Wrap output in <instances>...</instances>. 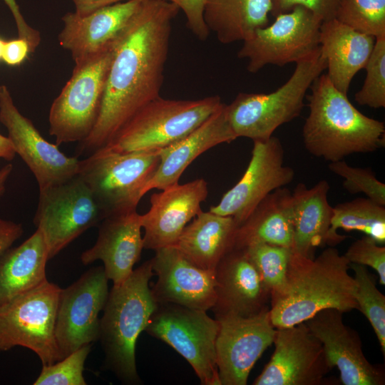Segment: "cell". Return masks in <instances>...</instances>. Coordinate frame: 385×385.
<instances>
[{"label":"cell","mask_w":385,"mask_h":385,"mask_svg":"<svg viewBox=\"0 0 385 385\" xmlns=\"http://www.w3.org/2000/svg\"><path fill=\"white\" fill-rule=\"evenodd\" d=\"M304 323L321 342L329 366L339 370L342 384H385L384 366L367 360L359 335L344 324L342 312L324 309Z\"/></svg>","instance_id":"obj_18"},{"label":"cell","mask_w":385,"mask_h":385,"mask_svg":"<svg viewBox=\"0 0 385 385\" xmlns=\"http://www.w3.org/2000/svg\"><path fill=\"white\" fill-rule=\"evenodd\" d=\"M241 248L255 265L270 291V302L280 298L287 288V272L292 249L263 242Z\"/></svg>","instance_id":"obj_32"},{"label":"cell","mask_w":385,"mask_h":385,"mask_svg":"<svg viewBox=\"0 0 385 385\" xmlns=\"http://www.w3.org/2000/svg\"><path fill=\"white\" fill-rule=\"evenodd\" d=\"M272 0H204L203 19L224 44L244 41L268 25Z\"/></svg>","instance_id":"obj_30"},{"label":"cell","mask_w":385,"mask_h":385,"mask_svg":"<svg viewBox=\"0 0 385 385\" xmlns=\"http://www.w3.org/2000/svg\"><path fill=\"white\" fill-rule=\"evenodd\" d=\"M329 189V183L322 180L311 188L299 183L292 192L293 252L314 258L316 249L327 244L333 213L328 201Z\"/></svg>","instance_id":"obj_27"},{"label":"cell","mask_w":385,"mask_h":385,"mask_svg":"<svg viewBox=\"0 0 385 385\" xmlns=\"http://www.w3.org/2000/svg\"><path fill=\"white\" fill-rule=\"evenodd\" d=\"M375 40L336 19L322 23L319 46L327 60V75L339 91L347 95L351 80L364 68Z\"/></svg>","instance_id":"obj_25"},{"label":"cell","mask_w":385,"mask_h":385,"mask_svg":"<svg viewBox=\"0 0 385 385\" xmlns=\"http://www.w3.org/2000/svg\"><path fill=\"white\" fill-rule=\"evenodd\" d=\"M103 267H92L61 289L55 326L56 343L63 359L99 337V314L108 296Z\"/></svg>","instance_id":"obj_13"},{"label":"cell","mask_w":385,"mask_h":385,"mask_svg":"<svg viewBox=\"0 0 385 385\" xmlns=\"http://www.w3.org/2000/svg\"><path fill=\"white\" fill-rule=\"evenodd\" d=\"M274 351L254 385H321L332 369L304 322L277 328Z\"/></svg>","instance_id":"obj_17"},{"label":"cell","mask_w":385,"mask_h":385,"mask_svg":"<svg viewBox=\"0 0 385 385\" xmlns=\"http://www.w3.org/2000/svg\"><path fill=\"white\" fill-rule=\"evenodd\" d=\"M145 0H130L101 8L88 15L64 14L58 35L60 46L75 63H81L111 48Z\"/></svg>","instance_id":"obj_21"},{"label":"cell","mask_w":385,"mask_h":385,"mask_svg":"<svg viewBox=\"0 0 385 385\" xmlns=\"http://www.w3.org/2000/svg\"><path fill=\"white\" fill-rule=\"evenodd\" d=\"M238 222L231 216L201 210L172 245L196 266L215 271L235 246Z\"/></svg>","instance_id":"obj_26"},{"label":"cell","mask_w":385,"mask_h":385,"mask_svg":"<svg viewBox=\"0 0 385 385\" xmlns=\"http://www.w3.org/2000/svg\"><path fill=\"white\" fill-rule=\"evenodd\" d=\"M48 252L41 231L0 257V305L47 282Z\"/></svg>","instance_id":"obj_29"},{"label":"cell","mask_w":385,"mask_h":385,"mask_svg":"<svg viewBox=\"0 0 385 385\" xmlns=\"http://www.w3.org/2000/svg\"><path fill=\"white\" fill-rule=\"evenodd\" d=\"M105 218L89 187L77 175L39 190L34 223L44 237L50 260Z\"/></svg>","instance_id":"obj_11"},{"label":"cell","mask_w":385,"mask_h":385,"mask_svg":"<svg viewBox=\"0 0 385 385\" xmlns=\"http://www.w3.org/2000/svg\"><path fill=\"white\" fill-rule=\"evenodd\" d=\"M21 224L0 217V257L21 237Z\"/></svg>","instance_id":"obj_43"},{"label":"cell","mask_w":385,"mask_h":385,"mask_svg":"<svg viewBox=\"0 0 385 385\" xmlns=\"http://www.w3.org/2000/svg\"><path fill=\"white\" fill-rule=\"evenodd\" d=\"M91 344L80 347L63 359L50 365H43L34 385H86L85 361Z\"/></svg>","instance_id":"obj_36"},{"label":"cell","mask_w":385,"mask_h":385,"mask_svg":"<svg viewBox=\"0 0 385 385\" xmlns=\"http://www.w3.org/2000/svg\"><path fill=\"white\" fill-rule=\"evenodd\" d=\"M236 138L227 120L224 104L188 135L159 150V165L146 185L145 193L178 183L185 170L199 155Z\"/></svg>","instance_id":"obj_24"},{"label":"cell","mask_w":385,"mask_h":385,"mask_svg":"<svg viewBox=\"0 0 385 385\" xmlns=\"http://www.w3.org/2000/svg\"><path fill=\"white\" fill-rule=\"evenodd\" d=\"M340 0H272L271 14L276 16L301 6L311 11L322 21L335 19Z\"/></svg>","instance_id":"obj_39"},{"label":"cell","mask_w":385,"mask_h":385,"mask_svg":"<svg viewBox=\"0 0 385 385\" xmlns=\"http://www.w3.org/2000/svg\"><path fill=\"white\" fill-rule=\"evenodd\" d=\"M358 230L375 240L379 244L385 243V207L368 197H357L333 207L331 227L327 245L331 247L343 241L346 236L337 230Z\"/></svg>","instance_id":"obj_31"},{"label":"cell","mask_w":385,"mask_h":385,"mask_svg":"<svg viewBox=\"0 0 385 385\" xmlns=\"http://www.w3.org/2000/svg\"><path fill=\"white\" fill-rule=\"evenodd\" d=\"M150 196V207L140 215L144 230L143 247L157 250L172 246L185 227L202 210L200 205L208 194L207 183L198 178L178 183Z\"/></svg>","instance_id":"obj_20"},{"label":"cell","mask_w":385,"mask_h":385,"mask_svg":"<svg viewBox=\"0 0 385 385\" xmlns=\"http://www.w3.org/2000/svg\"><path fill=\"white\" fill-rule=\"evenodd\" d=\"M159 150L118 153L101 149L80 160L78 175L106 217L136 210L159 165Z\"/></svg>","instance_id":"obj_7"},{"label":"cell","mask_w":385,"mask_h":385,"mask_svg":"<svg viewBox=\"0 0 385 385\" xmlns=\"http://www.w3.org/2000/svg\"><path fill=\"white\" fill-rule=\"evenodd\" d=\"M16 155V153L9 137L0 133V159L11 161L14 160Z\"/></svg>","instance_id":"obj_45"},{"label":"cell","mask_w":385,"mask_h":385,"mask_svg":"<svg viewBox=\"0 0 385 385\" xmlns=\"http://www.w3.org/2000/svg\"><path fill=\"white\" fill-rule=\"evenodd\" d=\"M220 323L207 311L158 304L145 331L175 349L192 367L202 385H220L216 361Z\"/></svg>","instance_id":"obj_10"},{"label":"cell","mask_w":385,"mask_h":385,"mask_svg":"<svg viewBox=\"0 0 385 385\" xmlns=\"http://www.w3.org/2000/svg\"><path fill=\"white\" fill-rule=\"evenodd\" d=\"M75 5V13L79 16L88 15L101 8L115 3L130 0H72Z\"/></svg>","instance_id":"obj_44"},{"label":"cell","mask_w":385,"mask_h":385,"mask_svg":"<svg viewBox=\"0 0 385 385\" xmlns=\"http://www.w3.org/2000/svg\"><path fill=\"white\" fill-rule=\"evenodd\" d=\"M366 76L354 99L361 106L385 107V36L376 38L371 54L364 67Z\"/></svg>","instance_id":"obj_35"},{"label":"cell","mask_w":385,"mask_h":385,"mask_svg":"<svg viewBox=\"0 0 385 385\" xmlns=\"http://www.w3.org/2000/svg\"><path fill=\"white\" fill-rule=\"evenodd\" d=\"M13 170L11 164H6L0 169V200L4 194L6 181Z\"/></svg>","instance_id":"obj_46"},{"label":"cell","mask_w":385,"mask_h":385,"mask_svg":"<svg viewBox=\"0 0 385 385\" xmlns=\"http://www.w3.org/2000/svg\"><path fill=\"white\" fill-rule=\"evenodd\" d=\"M329 169L344 178L343 188L350 194L364 193L374 202L385 206V185L370 168H356L344 160L331 162Z\"/></svg>","instance_id":"obj_37"},{"label":"cell","mask_w":385,"mask_h":385,"mask_svg":"<svg viewBox=\"0 0 385 385\" xmlns=\"http://www.w3.org/2000/svg\"><path fill=\"white\" fill-rule=\"evenodd\" d=\"M356 285L355 299L359 309L368 319L385 354V296L378 289L374 277L366 266L350 263Z\"/></svg>","instance_id":"obj_33"},{"label":"cell","mask_w":385,"mask_h":385,"mask_svg":"<svg viewBox=\"0 0 385 385\" xmlns=\"http://www.w3.org/2000/svg\"><path fill=\"white\" fill-rule=\"evenodd\" d=\"M31 52L28 41L24 38L5 41L2 60L8 65L14 66L21 64Z\"/></svg>","instance_id":"obj_42"},{"label":"cell","mask_w":385,"mask_h":385,"mask_svg":"<svg viewBox=\"0 0 385 385\" xmlns=\"http://www.w3.org/2000/svg\"><path fill=\"white\" fill-rule=\"evenodd\" d=\"M180 9L163 0H145L113 45L101 110L78 156L108 145L145 105L160 96L172 23Z\"/></svg>","instance_id":"obj_1"},{"label":"cell","mask_w":385,"mask_h":385,"mask_svg":"<svg viewBox=\"0 0 385 385\" xmlns=\"http://www.w3.org/2000/svg\"><path fill=\"white\" fill-rule=\"evenodd\" d=\"M270 308L250 317L216 319V361L220 385H246L249 374L264 351L273 344L276 328Z\"/></svg>","instance_id":"obj_16"},{"label":"cell","mask_w":385,"mask_h":385,"mask_svg":"<svg viewBox=\"0 0 385 385\" xmlns=\"http://www.w3.org/2000/svg\"><path fill=\"white\" fill-rule=\"evenodd\" d=\"M4 43L5 41L0 38V60L2 59Z\"/></svg>","instance_id":"obj_47"},{"label":"cell","mask_w":385,"mask_h":385,"mask_svg":"<svg viewBox=\"0 0 385 385\" xmlns=\"http://www.w3.org/2000/svg\"><path fill=\"white\" fill-rule=\"evenodd\" d=\"M350 263L339 250L329 247L314 258L292 251L284 294L270 304L274 328L304 322L324 309L346 312L357 309L356 285L349 272Z\"/></svg>","instance_id":"obj_2"},{"label":"cell","mask_w":385,"mask_h":385,"mask_svg":"<svg viewBox=\"0 0 385 385\" xmlns=\"http://www.w3.org/2000/svg\"><path fill=\"white\" fill-rule=\"evenodd\" d=\"M335 19L375 38L385 36V0H340Z\"/></svg>","instance_id":"obj_34"},{"label":"cell","mask_w":385,"mask_h":385,"mask_svg":"<svg viewBox=\"0 0 385 385\" xmlns=\"http://www.w3.org/2000/svg\"><path fill=\"white\" fill-rule=\"evenodd\" d=\"M293 237L292 192L283 187L267 195L239 225L234 247L263 242L292 249Z\"/></svg>","instance_id":"obj_28"},{"label":"cell","mask_w":385,"mask_h":385,"mask_svg":"<svg viewBox=\"0 0 385 385\" xmlns=\"http://www.w3.org/2000/svg\"><path fill=\"white\" fill-rule=\"evenodd\" d=\"M215 318L250 317L270 308V293L242 248L233 247L219 262L215 271Z\"/></svg>","instance_id":"obj_22"},{"label":"cell","mask_w":385,"mask_h":385,"mask_svg":"<svg viewBox=\"0 0 385 385\" xmlns=\"http://www.w3.org/2000/svg\"><path fill=\"white\" fill-rule=\"evenodd\" d=\"M284 150L279 138L253 141L252 156L241 179L210 208L232 217L240 225L270 192L291 183L294 170L284 165Z\"/></svg>","instance_id":"obj_15"},{"label":"cell","mask_w":385,"mask_h":385,"mask_svg":"<svg viewBox=\"0 0 385 385\" xmlns=\"http://www.w3.org/2000/svg\"><path fill=\"white\" fill-rule=\"evenodd\" d=\"M349 263L368 266L378 274L379 283L385 284V247L366 235L355 240L344 255Z\"/></svg>","instance_id":"obj_38"},{"label":"cell","mask_w":385,"mask_h":385,"mask_svg":"<svg viewBox=\"0 0 385 385\" xmlns=\"http://www.w3.org/2000/svg\"><path fill=\"white\" fill-rule=\"evenodd\" d=\"M327 68L320 46L312 54L296 63L292 75L282 86L269 93H240L225 113L237 138L265 140L280 125L299 116L307 91Z\"/></svg>","instance_id":"obj_5"},{"label":"cell","mask_w":385,"mask_h":385,"mask_svg":"<svg viewBox=\"0 0 385 385\" xmlns=\"http://www.w3.org/2000/svg\"><path fill=\"white\" fill-rule=\"evenodd\" d=\"M271 25L257 29L237 53L248 60L247 69L257 73L268 64L297 63L319 47L322 21L301 6L275 16Z\"/></svg>","instance_id":"obj_12"},{"label":"cell","mask_w":385,"mask_h":385,"mask_svg":"<svg viewBox=\"0 0 385 385\" xmlns=\"http://www.w3.org/2000/svg\"><path fill=\"white\" fill-rule=\"evenodd\" d=\"M0 122L14 150L33 173L42 190L65 183L78 174L80 160L68 157L58 145L46 140L33 122L14 104L9 88L0 86Z\"/></svg>","instance_id":"obj_14"},{"label":"cell","mask_w":385,"mask_h":385,"mask_svg":"<svg viewBox=\"0 0 385 385\" xmlns=\"http://www.w3.org/2000/svg\"><path fill=\"white\" fill-rule=\"evenodd\" d=\"M153 274L150 259L133 270L123 283L113 286L100 319L98 339L105 354L106 366L128 384L140 381L135 346L158 307L149 286Z\"/></svg>","instance_id":"obj_4"},{"label":"cell","mask_w":385,"mask_h":385,"mask_svg":"<svg viewBox=\"0 0 385 385\" xmlns=\"http://www.w3.org/2000/svg\"><path fill=\"white\" fill-rule=\"evenodd\" d=\"M175 4L186 19L187 27L200 40L205 41L210 31L204 21V0H163Z\"/></svg>","instance_id":"obj_40"},{"label":"cell","mask_w":385,"mask_h":385,"mask_svg":"<svg viewBox=\"0 0 385 385\" xmlns=\"http://www.w3.org/2000/svg\"><path fill=\"white\" fill-rule=\"evenodd\" d=\"M112 50L113 46L75 64L71 78L53 100L48 113V131L57 145L79 143L93 129L101 110Z\"/></svg>","instance_id":"obj_8"},{"label":"cell","mask_w":385,"mask_h":385,"mask_svg":"<svg viewBox=\"0 0 385 385\" xmlns=\"http://www.w3.org/2000/svg\"><path fill=\"white\" fill-rule=\"evenodd\" d=\"M14 17L19 38L28 41L31 52H34L41 41L40 33L28 24L16 0H4Z\"/></svg>","instance_id":"obj_41"},{"label":"cell","mask_w":385,"mask_h":385,"mask_svg":"<svg viewBox=\"0 0 385 385\" xmlns=\"http://www.w3.org/2000/svg\"><path fill=\"white\" fill-rule=\"evenodd\" d=\"M141 228L136 210L106 217L95 244L81 254V262L86 265L102 261L108 280L113 286L120 284L133 272L144 248Z\"/></svg>","instance_id":"obj_23"},{"label":"cell","mask_w":385,"mask_h":385,"mask_svg":"<svg viewBox=\"0 0 385 385\" xmlns=\"http://www.w3.org/2000/svg\"><path fill=\"white\" fill-rule=\"evenodd\" d=\"M61 291L47 281L0 305V351L28 348L42 365L62 359L55 336Z\"/></svg>","instance_id":"obj_9"},{"label":"cell","mask_w":385,"mask_h":385,"mask_svg":"<svg viewBox=\"0 0 385 385\" xmlns=\"http://www.w3.org/2000/svg\"><path fill=\"white\" fill-rule=\"evenodd\" d=\"M224 104L219 96L195 100L159 96L140 108L101 149L118 153L161 150L188 135Z\"/></svg>","instance_id":"obj_6"},{"label":"cell","mask_w":385,"mask_h":385,"mask_svg":"<svg viewBox=\"0 0 385 385\" xmlns=\"http://www.w3.org/2000/svg\"><path fill=\"white\" fill-rule=\"evenodd\" d=\"M309 88V113L302 135L311 155L331 163L384 147V123L358 111L327 73L319 75Z\"/></svg>","instance_id":"obj_3"},{"label":"cell","mask_w":385,"mask_h":385,"mask_svg":"<svg viewBox=\"0 0 385 385\" xmlns=\"http://www.w3.org/2000/svg\"><path fill=\"white\" fill-rule=\"evenodd\" d=\"M151 261L157 280L150 289L158 304L205 311L212 308L216 299L214 271L196 266L173 246L155 250Z\"/></svg>","instance_id":"obj_19"}]
</instances>
